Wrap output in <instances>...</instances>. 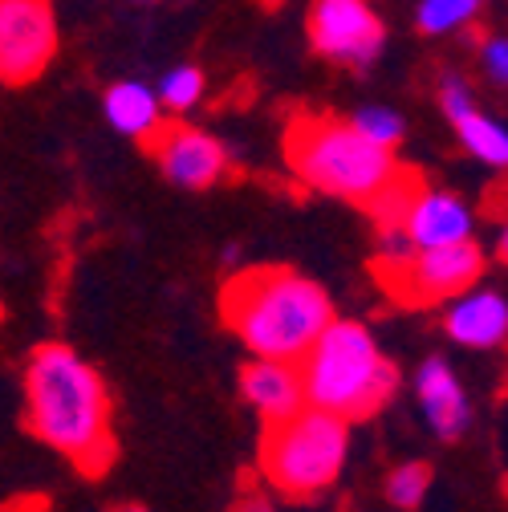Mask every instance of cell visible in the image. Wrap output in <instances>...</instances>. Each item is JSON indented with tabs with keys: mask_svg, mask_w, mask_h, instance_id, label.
Segmentation results:
<instances>
[{
	"mask_svg": "<svg viewBox=\"0 0 508 512\" xmlns=\"http://www.w3.org/2000/svg\"><path fill=\"white\" fill-rule=\"evenodd\" d=\"M102 114L122 139H135V143H147L163 122V106L155 98V86H147L139 78L110 82L102 94Z\"/></svg>",
	"mask_w": 508,
	"mask_h": 512,
	"instance_id": "14",
	"label": "cell"
},
{
	"mask_svg": "<svg viewBox=\"0 0 508 512\" xmlns=\"http://www.w3.org/2000/svg\"><path fill=\"white\" fill-rule=\"evenodd\" d=\"M240 391L248 399V407L257 411L265 423H281L293 411L305 407V391H301V370L297 362H273V358H252L240 370Z\"/></svg>",
	"mask_w": 508,
	"mask_h": 512,
	"instance_id": "13",
	"label": "cell"
},
{
	"mask_svg": "<svg viewBox=\"0 0 508 512\" xmlns=\"http://www.w3.org/2000/svg\"><path fill=\"white\" fill-rule=\"evenodd\" d=\"M228 512H273V504H269V496H261V492H244Z\"/></svg>",
	"mask_w": 508,
	"mask_h": 512,
	"instance_id": "22",
	"label": "cell"
},
{
	"mask_svg": "<svg viewBox=\"0 0 508 512\" xmlns=\"http://www.w3.org/2000/svg\"><path fill=\"white\" fill-rule=\"evenodd\" d=\"M443 330L456 346L468 350H496L508 338V301L500 289H464L443 309Z\"/></svg>",
	"mask_w": 508,
	"mask_h": 512,
	"instance_id": "11",
	"label": "cell"
},
{
	"mask_svg": "<svg viewBox=\"0 0 508 512\" xmlns=\"http://www.w3.org/2000/svg\"><path fill=\"white\" fill-rule=\"evenodd\" d=\"M419 191H423V175L411 171V167H399V171H395L383 187H378L362 208L370 212V220L378 224V232H399Z\"/></svg>",
	"mask_w": 508,
	"mask_h": 512,
	"instance_id": "16",
	"label": "cell"
},
{
	"mask_svg": "<svg viewBox=\"0 0 508 512\" xmlns=\"http://www.w3.org/2000/svg\"><path fill=\"white\" fill-rule=\"evenodd\" d=\"M110 512H147V508H143V504H114Z\"/></svg>",
	"mask_w": 508,
	"mask_h": 512,
	"instance_id": "24",
	"label": "cell"
},
{
	"mask_svg": "<svg viewBox=\"0 0 508 512\" xmlns=\"http://www.w3.org/2000/svg\"><path fill=\"white\" fill-rule=\"evenodd\" d=\"M476 57H480L484 82H492L496 90H504V86H508V41H504L500 33H480Z\"/></svg>",
	"mask_w": 508,
	"mask_h": 512,
	"instance_id": "21",
	"label": "cell"
},
{
	"mask_svg": "<svg viewBox=\"0 0 508 512\" xmlns=\"http://www.w3.org/2000/svg\"><path fill=\"white\" fill-rule=\"evenodd\" d=\"M346 456L350 423L309 403L289 419L269 423L261 439V472L289 500H317L342 476Z\"/></svg>",
	"mask_w": 508,
	"mask_h": 512,
	"instance_id": "5",
	"label": "cell"
},
{
	"mask_svg": "<svg viewBox=\"0 0 508 512\" xmlns=\"http://www.w3.org/2000/svg\"><path fill=\"white\" fill-rule=\"evenodd\" d=\"M143 147L151 151L163 179L183 187V191H208L228 175V147L192 122H167L163 118L159 131Z\"/></svg>",
	"mask_w": 508,
	"mask_h": 512,
	"instance_id": "9",
	"label": "cell"
},
{
	"mask_svg": "<svg viewBox=\"0 0 508 512\" xmlns=\"http://www.w3.org/2000/svg\"><path fill=\"white\" fill-rule=\"evenodd\" d=\"M0 512H45V504H41V500H17V504L0 508Z\"/></svg>",
	"mask_w": 508,
	"mask_h": 512,
	"instance_id": "23",
	"label": "cell"
},
{
	"mask_svg": "<svg viewBox=\"0 0 508 512\" xmlns=\"http://www.w3.org/2000/svg\"><path fill=\"white\" fill-rule=\"evenodd\" d=\"M488 0H419L415 9V25L427 37H443V33H464L480 21Z\"/></svg>",
	"mask_w": 508,
	"mask_h": 512,
	"instance_id": "17",
	"label": "cell"
},
{
	"mask_svg": "<svg viewBox=\"0 0 508 512\" xmlns=\"http://www.w3.org/2000/svg\"><path fill=\"white\" fill-rule=\"evenodd\" d=\"M135 5H155V0H135Z\"/></svg>",
	"mask_w": 508,
	"mask_h": 512,
	"instance_id": "25",
	"label": "cell"
},
{
	"mask_svg": "<svg viewBox=\"0 0 508 512\" xmlns=\"http://www.w3.org/2000/svg\"><path fill=\"white\" fill-rule=\"evenodd\" d=\"M297 370L305 403L346 423L378 415L399 391V366L378 350L370 330L350 317H334L322 338L305 350Z\"/></svg>",
	"mask_w": 508,
	"mask_h": 512,
	"instance_id": "3",
	"label": "cell"
},
{
	"mask_svg": "<svg viewBox=\"0 0 508 512\" xmlns=\"http://www.w3.org/2000/svg\"><path fill=\"white\" fill-rule=\"evenodd\" d=\"M285 159L305 187L346 204H366L403 167L395 151L366 143L346 118L330 114L293 118L285 131Z\"/></svg>",
	"mask_w": 508,
	"mask_h": 512,
	"instance_id": "4",
	"label": "cell"
},
{
	"mask_svg": "<svg viewBox=\"0 0 508 512\" xmlns=\"http://www.w3.org/2000/svg\"><path fill=\"white\" fill-rule=\"evenodd\" d=\"M472 228H476V212L456 196V191L427 187V183L403 220V236L411 240V248L460 244V240H472Z\"/></svg>",
	"mask_w": 508,
	"mask_h": 512,
	"instance_id": "10",
	"label": "cell"
},
{
	"mask_svg": "<svg viewBox=\"0 0 508 512\" xmlns=\"http://www.w3.org/2000/svg\"><path fill=\"white\" fill-rule=\"evenodd\" d=\"M484 269H488V256L476 240L443 244V248H411L403 261H391V265L374 261V273L383 281L387 297H395L407 309L460 297L464 289L480 285Z\"/></svg>",
	"mask_w": 508,
	"mask_h": 512,
	"instance_id": "6",
	"label": "cell"
},
{
	"mask_svg": "<svg viewBox=\"0 0 508 512\" xmlns=\"http://www.w3.org/2000/svg\"><path fill=\"white\" fill-rule=\"evenodd\" d=\"M427 488H431V468L419 464V460H407V464H399V468L387 476V500H391L395 508H403V512H415V508L423 504Z\"/></svg>",
	"mask_w": 508,
	"mask_h": 512,
	"instance_id": "20",
	"label": "cell"
},
{
	"mask_svg": "<svg viewBox=\"0 0 508 512\" xmlns=\"http://www.w3.org/2000/svg\"><path fill=\"white\" fill-rule=\"evenodd\" d=\"M346 122L354 126L366 143L387 147V151H395L403 143V135H407V118L399 110H391V106H358Z\"/></svg>",
	"mask_w": 508,
	"mask_h": 512,
	"instance_id": "19",
	"label": "cell"
},
{
	"mask_svg": "<svg viewBox=\"0 0 508 512\" xmlns=\"http://www.w3.org/2000/svg\"><path fill=\"white\" fill-rule=\"evenodd\" d=\"M204 90H208L204 70H200V66H192V61H183V66H171V70L159 78L155 98H159V106H163V110L183 114V110H192V106H200V102H204Z\"/></svg>",
	"mask_w": 508,
	"mask_h": 512,
	"instance_id": "18",
	"label": "cell"
},
{
	"mask_svg": "<svg viewBox=\"0 0 508 512\" xmlns=\"http://www.w3.org/2000/svg\"><path fill=\"white\" fill-rule=\"evenodd\" d=\"M25 427L82 476L114 464L110 391L102 374L66 342H41L25 366Z\"/></svg>",
	"mask_w": 508,
	"mask_h": 512,
	"instance_id": "1",
	"label": "cell"
},
{
	"mask_svg": "<svg viewBox=\"0 0 508 512\" xmlns=\"http://www.w3.org/2000/svg\"><path fill=\"white\" fill-rule=\"evenodd\" d=\"M452 131H456L460 147H464L472 159H480V163H488V167H496V171L508 167V131H504V122L492 118L488 110L472 106V110L456 114V118H452Z\"/></svg>",
	"mask_w": 508,
	"mask_h": 512,
	"instance_id": "15",
	"label": "cell"
},
{
	"mask_svg": "<svg viewBox=\"0 0 508 512\" xmlns=\"http://www.w3.org/2000/svg\"><path fill=\"white\" fill-rule=\"evenodd\" d=\"M57 57V17L49 0H0V82L29 86Z\"/></svg>",
	"mask_w": 508,
	"mask_h": 512,
	"instance_id": "8",
	"label": "cell"
},
{
	"mask_svg": "<svg viewBox=\"0 0 508 512\" xmlns=\"http://www.w3.org/2000/svg\"><path fill=\"white\" fill-rule=\"evenodd\" d=\"M309 45L334 66L366 74L387 49V25L370 9V0H313Z\"/></svg>",
	"mask_w": 508,
	"mask_h": 512,
	"instance_id": "7",
	"label": "cell"
},
{
	"mask_svg": "<svg viewBox=\"0 0 508 512\" xmlns=\"http://www.w3.org/2000/svg\"><path fill=\"white\" fill-rule=\"evenodd\" d=\"M415 391H419V403L427 411V423L439 439L456 443L468 423H472V403H468V391L464 382L456 378V370L443 362V358H427L415 374Z\"/></svg>",
	"mask_w": 508,
	"mask_h": 512,
	"instance_id": "12",
	"label": "cell"
},
{
	"mask_svg": "<svg viewBox=\"0 0 508 512\" xmlns=\"http://www.w3.org/2000/svg\"><path fill=\"white\" fill-rule=\"evenodd\" d=\"M220 313L252 358L301 362L334 322V301L313 277L289 265H257L224 281Z\"/></svg>",
	"mask_w": 508,
	"mask_h": 512,
	"instance_id": "2",
	"label": "cell"
}]
</instances>
